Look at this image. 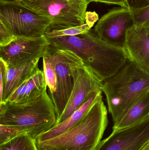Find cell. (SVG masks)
I'll return each instance as SVG.
<instances>
[{
  "label": "cell",
  "mask_w": 149,
  "mask_h": 150,
  "mask_svg": "<svg viewBox=\"0 0 149 150\" xmlns=\"http://www.w3.org/2000/svg\"><path fill=\"white\" fill-rule=\"evenodd\" d=\"M47 38L51 45L75 54L102 82L116 74L129 59L124 48L106 43L92 29L77 36Z\"/></svg>",
  "instance_id": "cell-1"
},
{
  "label": "cell",
  "mask_w": 149,
  "mask_h": 150,
  "mask_svg": "<svg viewBox=\"0 0 149 150\" xmlns=\"http://www.w3.org/2000/svg\"><path fill=\"white\" fill-rule=\"evenodd\" d=\"M114 124L121 120L139 98L149 90V74L128 60L119 72L102 83Z\"/></svg>",
  "instance_id": "cell-2"
},
{
  "label": "cell",
  "mask_w": 149,
  "mask_h": 150,
  "mask_svg": "<svg viewBox=\"0 0 149 150\" xmlns=\"http://www.w3.org/2000/svg\"><path fill=\"white\" fill-rule=\"evenodd\" d=\"M108 124V111L101 98L79 123L53 138L36 141L37 147L38 150H95Z\"/></svg>",
  "instance_id": "cell-3"
},
{
  "label": "cell",
  "mask_w": 149,
  "mask_h": 150,
  "mask_svg": "<svg viewBox=\"0 0 149 150\" xmlns=\"http://www.w3.org/2000/svg\"><path fill=\"white\" fill-rule=\"evenodd\" d=\"M56 109L46 90L39 97L25 104H0V124L30 129L38 137L56 125Z\"/></svg>",
  "instance_id": "cell-4"
},
{
  "label": "cell",
  "mask_w": 149,
  "mask_h": 150,
  "mask_svg": "<svg viewBox=\"0 0 149 150\" xmlns=\"http://www.w3.org/2000/svg\"><path fill=\"white\" fill-rule=\"evenodd\" d=\"M36 14L50 19L51 26L76 27L85 23L87 0H18Z\"/></svg>",
  "instance_id": "cell-5"
},
{
  "label": "cell",
  "mask_w": 149,
  "mask_h": 150,
  "mask_svg": "<svg viewBox=\"0 0 149 150\" xmlns=\"http://www.w3.org/2000/svg\"><path fill=\"white\" fill-rule=\"evenodd\" d=\"M0 22L15 37L29 38L45 35L52 24L19 1H0Z\"/></svg>",
  "instance_id": "cell-6"
},
{
  "label": "cell",
  "mask_w": 149,
  "mask_h": 150,
  "mask_svg": "<svg viewBox=\"0 0 149 150\" xmlns=\"http://www.w3.org/2000/svg\"><path fill=\"white\" fill-rule=\"evenodd\" d=\"M49 50L53 58L57 77L56 91L50 95L56 109L57 120L64 112L73 86L70 67L73 64L83 63L75 54L50 45Z\"/></svg>",
  "instance_id": "cell-7"
},
{
  "label": "cell",
  "mask_w": 149,
  "mask_h": 150,
  "mask_svg": "<svg viewBox=\"0 0 149 150\" xmlns=\"http://www.w3.org/2000/svg\"><path fill=\"white\" fill-rule=\"evenodd\" d=\"M73 86L66 106L56 125L68 119L92 96L94 91L101 89L103 82L83 63L73 64L70 67Z\"/></svg>",
  "instance_id": "cell-8"
},
{
  "label": "cell",
  "mask_w": 149,
  "mask_h": 150,
  "mask_svg": "<svg viewBox=\"0 0 149 150\" xmlns=\"http://www.w3.org/2000/svg\"><path fill=\"white\" fill-rule=\"evenodd\" d=\"M50 45L45 35L38 38L17 37L8 45L0 47V60L8 68L22 67L43 57Z\"/></svg>",
  "instance_id": "cell-9"
},
{
  "label": "cell",
  "mask_w": 149,
  "mask_h": 150,
  "mask_svg": "<svg viewBox=\"0 0 149 150\" xmlns=\"http://www.w3.org/2000/svg\"><path fill=\"white\" fill-rule=\"evenodd\" d=\"M134 25L132 11L127 8L121 7L114 8L103 15L94 30L105 42L124 48L127 32Z\"/></svg>",
  "instance_id": "cell-10"
},
{
  "label": "cell",
  "mask_w": 149,
  "mask_h": 150,
  "mask_svg": "<svg viewBox=\"0 0 149 150\" xmlns=\"http://www.w3.org/2000/svg\"><path fill=\"white\" fill-rule=\"evenodd\" d=\"M149 142V117L136 125L113 130L95 150H142Z\"/></svg>",
  "instance_id": "cell-11"
},
{
  "label": "cell",
  "mask_w": 149,
  "mask_h": 150,
  "mask_svg": "<svg viewBox=\"0 0 149 150\" xmlns=\"http://www.w3.org/2000/svg\"><path fill=\"white\" fill-rule=\"evenodd\" d=\"M124 49L129 59L149 74V27L134 25L129 29Z\"/></svg>",
  "instance_id": "cell-12"
},
{
  "label": "cell",
  "mask_w": 149,
  "mask_h": 150,
  "mask_svg": "<svg viewBox=\"0 0 149 150\" xmlns=\"http://www.w3.org/2000/svg\"><path fill=\"white\" fill-rule=\"evenodd\" d=\"M47 86L43 71L39 69L15 89L3 103L25 104L39 97L46 90Z\"/></svg>",
  "instance_id": "cell-13"
},
{
  "label": "cell",
  "mask_w": 149,
  "mask_h": 150,
  "mask_svg": "<svg viewBox=\"0 0 149 150\" xmlns=\"http://www.w3.org/2000/svg\"><path fill=\"white\" fill-rule=\"evenodd\" d=\"M39 59H38L27 65L15 68L8 67L1 60L4 64L5 72L2 98L0 104L5 102L15 89L39 70Z\"/></svg>",
  "instance_id": "cell-14"
},
{
  "label": "cell",
  "mask_w": 149,
  "mask_h": 150,
  "mask_svg": "<svg viewBox=\"0 0 149 150\" xmlns=\"http://www.w3.org/2000/svg\"><path fill=\"white\" fill-rule=\"evenodd\" d=\"M102 91L101 89L96 90L91 98L68 119L63 122L54 126L47 132L38 136L36 141L41 142L49 140L74 127L84 119L93 105L99 99L102 98Z\"/></svg>",
  "instance_id": "cell-15"
},
{
  "label": "cell",
  "mask_w": 149,
  "mask_h": 150,
  "mask_svg": "<svg viewBox=\"0 0 149 150\" xmlns=\"http://www.w3.org/2000/svg\"><path fill=\"white\" fill-rule=\"evenodd\" d=\"M149 117V90L133 105L125 116L114 124L113 131L136 125Z\"/></svg>",
  "instance_id": "cell-16"
},
{
  "label": "cell",
  "mask_w": 149,
  "mask_h": 150,
  "mask_svg": "<svg viewBox=\"0 0 149 150\" xmlns=\"http://www.w3.org/2000/svg\"><path fill=\"white\" fill-rule=\"evenodd\" d=\"M99 20V16L95 11H87L85 23L76 27H56L50 25L45 33L47 38L74 36L87 33Z\"/></svg>",
  "instance_id": "cell-17"
},
{
  "label": "cell",
  "mask_w": 149,
  "mask_h": 150,
  "mask_svg": "<svg viewBox=\"0 0 149 150\" xmlns=\"http://www.w3.org/2000/svg\"><path fill=\"white\" fill-rule=\"evenodd\" d=\"M0 150H38L36 139L29 135H23L0 145Z\"/></svg>",
  "instance_id": "cell-18"
},
{
  "label": "cell",
  "mask_w": 149,
  "mask_h": 150,
  "mask_svg": "<svg viewBox=\"0 0 149 150\" xmlns=\"http://www.w3.org/2000/svg\"><path fill=\"white\" fill-rule=\"evenodd\" d=\"M43 58V72L45 82L49 87L50 95H51L56 91L57 77L53 58L48 49Z\"/></svg>",
  "instance_id": "cell-19"
},
{
  "label": "cell",
  "mask_w": 149,
  "mask_h": 150,
  "mask_svg": "<svg viewBox=\"0 0 149 150\" xmlns=\"http://www.w3.org/2000/svg\"><path fill=\"white\" fill-rule=\"evenodd\" d=\"M23 135H29L35 138L32 132L26 128L0 124V145Z\"/></svg>",
  "instance_id": "cell-20"
},
{
  "label": "cell",
  "mask_w": 149,
  "mask_h": 150,
  "mask_svg": "<svg viewBox=\"0 0 149 150\" xmlns=\"http://www.w3.org/2000/svg\"><path fill=\"white\" fill-rule=\"evenodd\" d=\"M132 12L135 25L149 27V6Z\"/></svg>",
  "instance_id": "cell-21"
},
{
  "label": "cell",
  "mask_w": 149,
  "mask_h": 150,
  "mask_svg": "<svg viewBox=\"0 0 149 150\" xmlns=\"http://www.w3.org/2000/svg\"><path fill=\"white\" fill-rule=\"evenodd\" d=\"M16 38L0 22V47L8 45Z\"/></svg>",
  "instance_id": "cell-22"
},
{
  "label": "cell",
  "mask_w": 149,
  "mask_h": 150,
  "mask_svg": "<svg viewBox=\"0 0 149 150\" xmlns=\"http://www.w3.org/2000/svg\"><path fill=\"white\" fill-rule=\"evenodd\" d=\"M131 11L141 9L149 6V0H126Z\"/></svg>",
  "instance_id": "cell-23"
},
{
  "label": "cell",
  "mask_w": 149,
  "mask_h": 150,
  "mask_svg": "<svg viewBox=\"0 0 149 150\" xmlns=\"http://www.w3.org/2000/svg\"><path fill=\"white\" fill-rule=\"evenodd\" d=\"M87 1L89 3L91 2H97L103 3L107 4H116L120 5L123 8H128L126 0H87Z\"/></svg>",
  "instance_id": "cell-24"
},
{
  "label": "cell",
  "mask_w": 149,
  "mask_h": 150,
  "mask_svg": "<svg viewBox=\"0 0 149 150\" xmlns=\"http://www.w3.org/2000/svg\"><path fill=\"white\" fill-rule=\"evenodd\" d=\"M4 72L5 67L1 60H0V101L2 98L3 84L4 80Z\"/></svg>",
  "instance_id": "cell-25"
},
{
  "label": "cell",
  "mask_w": 149,
  "mask_h": 150,
  "mask_svg": "<svg viewBox=\"0 0 149 150\" xmlns=\"http://www.w3.org/2000/svg\"><path fill=\"white\" fill-rule=\"evenodd\" d=\"M2 2H16L18 1V0H0Z\"/></svg>",
  "instance_id": "cell-26"
},
{
  "label": "cell",
  "mask_w": 149,
  "mask_h": 150,
  "mask_svg": "<svg viewBox=\"0 0 149 150\" xmlns=\"http://www.w3.org/2000/svg\"><path fill=\"white\" fill-rule=\"evenodd\" d=\"M142 150H149V142L144 147Z\"/></svg>",
  "instance_id": "cell-27"
}]
</instances>
